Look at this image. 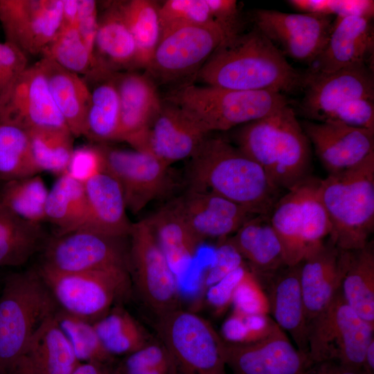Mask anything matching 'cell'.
<instances>
[{
	"instance_id": "6da1fadb",
	"label": "cell",
	"mask_w": 374,
	"mask_h": 374,
	"mask_svg": "<svg viewBox=\"0 0 374 374\" xmlns=\"http://www.w3.org/2000/svg\"><path fill=\"white\" fill-rule=\"evenodd\" d=\"M206 85L240 91L294 92L303 89L304 73L256 26L225 39L195 75Z\"/></svg>"
},
{
	"instance_id": "7a4b0ae2",
	"label": "cell",
	"mask_w": 374,
	"mask_h": 374,
	"mask_svg": "<svg viewBox=\"0 0 374 374\" xmlns=\"http://www.w3.org/2000/svg\"><path fill=\"white\" fill-rule=\"evenodd\" d=\"M189 188L208 190L253 215H269L280 190L262 168L237 146L208 136L190 158Z\"/></svg>"
},
{
	"instance_id": "3957f363",
	"label": "cell",
	"mask_w": 374,
	"mask_h": 374,
	"mask_svg": "<svg viewBox=\"0 0 374 374\" xmlns=\"http://www.w3.org/2000/svg\"><path fill=\"white\" fill-rule=\"evenodd\" d=\"M235 139L237 147L280 190L287 191L310 177V143L289 105L242 125Z\"/></svg>"
},
{
	"instance_id": "277c9868",
	"label": "cell",
	"mask_w": 374,
	"mask_h": 374,
	"mask_svg": "<svg viewBox=\"0 0 374 374\" xmlns=\"http://www.w3.org/2000/svg\"><path fill=\"white\" fill-rule=\"evenodd\" d=\"M319 193L331 225L328 240L344 251L364 247L374 228V153L320 180Z\"/></svg>"
},
{
	"instance_id": "5b68a950",
	"label": "cell",
	"mask_w": 374,
	"mask_h": 374,
	"mask_svg": "<svg viewBox=\"0 0 374 374\" xmlns=\"http://www.w3.org/2000/svg\"><path fill=\"white\" fill-rule=\"evenodd\" d=\"M162 99L185 110L208 133L245 125L289 105L283 93L276 91L233 90L191 82L176 87Z\"/></svg>"
},
{
	"instance_id": "8992f818",
	"label": "cell",
	"mask_w": 374,
	"mask_h": 374,
	"mask_svg": "<svg viewBox=\"0 0 374 374\" xmlns=\"http://www.w3.org/2000/svg\"><path fill=\"white\" fill-rule=\"evenodd\" d=\"M59 307L37 268L8 275L0 295V374Z\"/></svg>"
},
{
	"instance_id": "52a82bcc",
	"label": "cell",
	"mask_w": 374,
	"mask_h": 374,
	"mask_svg": "<svg viewBox=\"0 0 374 374\" xmlns=\"http://www.w3.org/2000/svg\"><path fill=\"white\" fill-rule=\"evenodd\" d=\"M157 318L172 374H227L224 340L207 320L179 308Z\"/></svg>"
},
{
	"instance_id": "ba28073f",
	"label": "cell",
	"mask_w": 374,
	"mask_h": 374,
	"mask_svg": "<svg viewBox=\"0 0 374 374\" xmlns=\"http://www.w3.org/2000/svg\"><path fill=\"white\" fill-rule=\"evenodd\" d=\"M320 179L311 176L287 191L269 214L285 253L287 266L302 262L306 254L325 241L330 222L321 200Z\"/></svg>"
},
{
	"instance_id": "9c48e42d",
	"label": "cell",
	"mask_w": 374,
	"mask_h": 374,
	"mask_svg": "<svg viewBox=\"0 0 374 374\" xmlns=\"http://www.w3.org/2000/svg\"><path fill=\"white\" fill-rule=\"evenodd\" d=\"M373 335L374 325L348 305L340 289L308 326L309 359L311 362L335 361L361 370Z\"/></svg>"
},
{
	"instance_id": "30bf717a",
	"label": "cell",
	"mask_w": 374,
	"mask_h": 374,
	"mask_svg": "<svg viewBox=\"0 0 374 374\" xmlns=\"http://www.w3.org/2000/svg\"><path fill=\"white\" fill-rule=\"evenodd\" d=\"M37 269L60 309L92 323L125 296L130 287V271L125 269L75 273Z\"/></svg>"
},
{
	"instance_id": "8fae6325",
	"label": "cell",
	"mask_w": 374,
	"mask_h": 374,
	"mask_svg": "<svg viewBox=\"0 0 374 374\" xmlns=\"http://www.w3.org/2000/svg\"><path fill=\"white\" fill-rule=\"evenodd\" d=\"M127 238L80 229L47 239L38 266L58 273L85 272L114 268L130 271Z\"/></svg>"
},
{
	"instance_id": "7c38bea8",
	"label": "cell",
	"mask_w": 374,
	"mask_h": 374,
	"mask_svg": "<svg viewBox=\"0 0 374 374\" xmlns=\"http://www.w3.org/2000/svg\"><path fill=\"white\" fill-rule=\"evenodd\" d=\"M128 238L130 272L142 301L157 317L178 308L177 277L146 218L132 223Z\"/></svg>"
},
{
	"instance_id": "4fadbf2b",
	"label": "cell",
	"mask_w": 374,
	"mask_h": 374,
	"mask_svg": "<svg viewBox=\"0 0 374 374\" xmlns=\"http://www.w3.org/2000/svg\"><path fill=\"white\" fill-rule=\"evenodd\" d=\"M105 172L118 182L127 210L136 214L151 202L168 197L178 184L170 166L154 155L134 149L100 144Z\"/></svg>"
},
{
	"instance_id": "5bb4252c",
	"label": "cell",
	"mask_w": 374,
	"mask_h": 374,
	"mask_svg": "<svg viewBox=\"0 0 374 374\" xmlns=\"http://www.w3.org/2000/svg\"><path fill=\"white\" fill-rule=\"evenodd\" d=\"M225 39V34L217 26L192 25L173 29L161 35L145 73L155 82L181 84V80L195 77Z\"/></svg>"
},
{
	"instance_id": "9a60e30c",
	"label": "cell",
	"mask_w": 374,
	"mask_h": 374,
	"mask_svg": "<svg viewBox=\"0 0 374 374\" xmlns=\"http://www.w3.org/2000/svg\"><path fill=\"white\" fill-rule=\"evenodd\" d=\"M335 17L259 9L255 26L284 55L311 64L325 48Z\"/></svg>"
},
{
	"instance_id": "2e32d148",
	"label": "cell",
	"mask_w": 374,
	"mask_h": 374,
	"mask_svg": "<svg viewBox=\"0 0 374 374\" xmlns=\"http://www.w3.org/2000/svg\"><path fill=\"white\" fill-rule=\"evenodd\" d=\"M62 0H0L6 42L26 55H41L59 32Z\"/></svg>"
},
{
	"instance_id": "e0dca14e",
	"label": "cell",
	"mask_w": 374,
	"mask_h": 374,
	"mask_svg": "<svg viewBox=\"0 0 374 374\" xmlns=\"http://www.w3.org/2000/svg\"><path fill=\"white\" fill-rule=\"evenodd\" d=\"M224 357L232 374H303L311 363L277 323L267 336L252 343L224 341Z\"/></svg>"
},
{
	"instance_id": "ac0fdd59",
	"label": "cell",
	"mask_w": 374,
	"mask_h": 374,
	"mask_svg": "<svg viewBox=\"0 0 374 374\" xmlns=\"http://www.w3.org/2000/svg\"><path fill=\"white\" fill-rule=\"evenodd\" d=\"M301 109L308 118L323 122L341 104L357 98L374 99L373 69L358 64L321 75L304 73Z\"/></svg>"
},
{
	"instance_id": "d6986e66",
	"label": "cell",
	"mask_w": 374,
	"mask_h": 374,
	"mask_svg": "<svg viewBox=\"0 0 374 374\" xmlns=\"http://www.w3.org/2000/svg\"><path fill=\"white\" fill-rule=\"evenodd\" d=\"M0 122L26 130H69L53 100L38 62L27 67L0 106Z\"/></svg>"
},
{
	"instance_id": "ffe728a7",
	"label": "cell",
	"mask_w": 374,
	"mask_h": 374,
	"mask_svg": "<svg viewBox=\"0 0 374 374\" xmlns=\"http://www.w3.org/2000/svg\"><path fill=\"white\" fill-rule=\"evenodd\" d=\"M208 134L185 110L163 100L159 113L134 150L150 153L170 166L190 158Z\"/></svg>"
},
{
	"instance_id": "44dd1931",
	"label": "cell",
	"mask_w": 374,
	"mask_h": 374,
	"mask_svg": "<svg viewBox=\"0 0 374 374\" xmlns=\"http://www.w3.org/2000/svg\"><path fill=\"white\" fill-rule=\"evenodd\" d=\"M301 126L328 175L350 169L374 153V130L335 121H305Z\"/></svg>"
},
{
	"instance_id": "7402d4cb",
	"label": "cell",
	"mask_w": 374,
	"mask_h": 374,
	"mask_svg": "<svg viewBox=\"0 0 374 374\" xmlns=\"http://www.w3.org/2000/svg\"><path fill=\"white\" fill-rule=\"evenodd\" d=\"M351 251L329 240L310 250L301 262V285L307 326L332 301L341 289Z\"/></svg>"
},
{
	"instance_id": "603a6c76",
	"label": "cell",
	"mask_w": 374,
	"mask_h": 374,
	"mask_svg": "<svg viewBox=\"0 0 374 374\" xmlns=\"http://www.w3.org/2000/svg\"><path fill=\"white\" fill-rule=\"evenodd\" d=\"M171 203L203 241L206 238L226 239L256 215L211 191L190 188Z\"/></svg>"
},
{
	"instance_id": "cb8c5ba5",
	"label": "cell",
	"mask_w": 374,
	"mask_h": 374,
	"mask_svg": "<svg viewBox=\"0 0 374 374\" xmlns=\"http://www.w3.org/2000/svg\"><path fill=\"white\" fill-rule=\"evenodd\" d=\"M373 53L372 19L355 16L335 17L325 48L304 73L326 74L358 64L371 66Z\"/></svg>"
},
{
	"instance_id": "d4e9b609",
	"label": "cell",
	"mask_w": 374,
	"mask_h": 374,
	"mask_svg": "<svg viewBox=\"0 0 374 374\" xmlns=\"http://www.w3.org/2000/svg\"><path fill=\"white\" fill-rule=\"evenodd\" d=\"M114 80L120 102L117 141L126 142L135 149L159 113L163 99L156 82L145 73H116Z\"/></svg>"
},
{
	"instance_id": "484cf974",
	"label": "cell",
	"mask_w": 374,
	"mask_h": 374,
	"mask_svg": "<svg viewBox=\"0 0 374 374\" xmlns=\"http://www.w3.org/2000/svg\"><path fill=\"white\" fill-rule=\"evenodd\" d=\"M79 363L53 314L32 335L4 374H70Z\"/></svg>"
},
{
	"instance_id": "4316f807",
	"label": "cell",
	"mask_w": 374,
	"mask_h": 374,
	"mask_svg": "<svg viewBox=\"0 0 374 374\" xmlns=\"http://www.w3.org/2000/svg\"><path fill=\"white\" fill-rule=\"evenodd\" d=\"M301 263L285 266L261 287L274 321L292 337L296 347L308 355V326L300 279Z\"/></svg>"
},
{
	"instance_id": "83f0119b",
	"label": "cell",
	"mask_w": 374,
	"mask_h": 374,
	"mask_svg": "<svg viewBox=\"0 0 374 374\" xmlns=\"http://www.w3.org/2000/svg\"><path fill=\"white\" fill-rule=\"evenodd\" d=\"M98 15L94 43L96 75L119 73L138 69L135 41L121 12L118 1L103 3Z\"/></svg>"
},
{
	"instance_id": "f1b7e54d",
	"label": "cell",
	"mask_w": 374,
	"mask_h": 374,
	"mask_svg": "<svg viewBox=\"0 0 374 374\" xmlns=\"http://www.w3.org/2000/svg\"><path fill=\"white\" fill-rule=\"evenodd\" d=\"M227 240L240 253L261 286L287 266L283 245L269 215L253 216Z\"/></svg>"
},
{
	"instance_id": "f546056e",
	"label": "cell",
	"mask_w": 374,
	"mask_h": 374,
	"mask_svg": "<svg viewBox=\"0 0 374 374\" xmlns=\"http://www.w3.org/2000/svg\"><path fill=\"white\" fill-rule=\"evenodd\" d=\"M87 220L81 229L107 235L128 238L132 223L127 215L125 202L118 182L102 172L87 181Z\"/></svg>"
},
{
	"instance_id": "4dcf8cb0",
	"label": "cell",
	"mask_w": 374,
	"mask_h": 374,
	"mask_svg": "<svg viewBox=\"0 0 374 374\" xmlns=\"http://www.w3.org/2000/svg\"><path fill=\"white\" fill-rule=\"evenodd\" d=\"M38 63L45 75L53 100L74 137L84 135L90 103V89L80 75L46 57Z\"/></svg>"
},
{
	"instance_id": "1f68e13d",
	"label": "cell",
	"mask_w": 374,
	"mask_h": 374,
	"mask_svg": "<svg viewBox=\"0 0 374 374\" xmlns=\"http://www.w3.org/2000/svg\"><path fill=\"white\" fill-rule=\"evenodd\" d=\"M146 220L171 269L178 278L187 269L203 240L191 229L171 202Z\"/></svg>"
},
{
	"instance_id": "d6a6232c",
	"label": "cell",
	"mask_w": 374,
	"mask_h": 374,
	"mask_svg": "<svg viewBox=\"0 0 374 374\" xmlns=\"http://www.w3.org/2000/svg\"><path fill=\"white\" fill-rule=\"evenodd\" d=\"M84 79L93 86H89L91 98L83 136L98 144L117 141L120 102L114 73Z\"/></svg>"
},
{
	"instance_id": "836d02e7",
	"label": "cell",
	"mask_w": 374,
	"mask_h": 374,
	"mask_svg": "<svg viewBox=\"0 0 374 374\" xmlns=\"http://www.w3.org/2000/svg\"><path fill=\"white\" fill-rule=\"evenodd\" d=\"M46 240L42 224L19 217L0 202V267L25 264Z\"/></svg>"
},
{
	"instance_id": "e575fe53",
	"label": "cell",
	"mask_w": 374,
	"mask_h": 374,
	"mask_svg": "<svg viewBox=\"0 0 374 374\" xmlns=\"http://www.w3.org/2000/svg\"><path fill=\"white\" fill-rule=\"evenodd\" d=\"M87 217L84 186L64 172L48 190L45 206L46 221L55 226L54 235H60L82 228Z\"/></svg>"
},
{
	"instance_id": "d590c367",
	"label": "cell",
	"mask_w": 374,
	"mask_h": 374,
	"mask_svg": "<svg viewBox=\"0 0 374 374\" xmlns=\"http://www.w3.org/2000/svg\"><path fill=\"white\" fill-rule=\"evenodd\" d=\"M348 303L363 319L374 325V250L368 242L351 251L350 260L341 286Z\"/></svg>"
},
{
	"instance_id": "8d00e7d4",
	"label": "cell",
	"mask_w": 374,
	"mask_h": 374,
	"mask_svg": "<svg viewBox=\"0 0 374 374\" xmlns=\"http://www.w3.org/2000/svg\"><path fill=\"white\" fill-rule=\"evenodd\" d=\"M93 324L103 348L114 358L125 357L149 342L141 325L121 306L114 305Z\"/></svg>"
},
{
	"instance_id": "74e56055",
	"label": "cell",
	"mask_w": 374,
	"mask_h": 374,
	"mask_svg": "<svg viewBox=\"0 0 374 374\" xmlns=\"http://www.w3.org/2000/svg\"><path fill=\"white\" fill-rule=\"evenodd\" d=\"M118 4L136 43L138 68L145 69L161 39L159 4L150 0L118 1Z\"/></svg>"
},
{
	"instance_id": "f35d334b",
	"label": "cell",
	"mask_w": 374,
	"mask_h": 374,
	"mask_svg": "<svg viewBox=\"0 0 374 374\" xmlns=\"http://www.w3.org/2000/svg\"><path fill=\"white\" fill-rule=\"evenodd\" d=\"M48 193L38 174L1 181L0 184V202L19 217L34 224L46 222Z\"/></svg>"
},
{
	"instance_id": "ab89813d",
	"label": "cell",
	"mask_w": 374,
	"mask_h": 374,
	"mask_svg": "<svg viewBox=\"0 0 374 374\" xmlns=\"http://www.w3.org/2000/svg\"><path fill=\"white\" fill-rule=\"evenodd\" d=\"M33 161L39 172L60 176L66 172L73 151L74 136L68 129L28 130Z\"/></svg>"
},
{
	"instance_id": "60d3db41",
	"label": "cell",
	"mask_w": 374,
	"mask_h": 374,
	"mask_svg": "<svg viewBox=\"0 0 374 374\" xmlns=\"http://www.w3.org/2000/svg\"><path fill=\"white\" fill-rule=\"evenodd\" d=\"M39 172L32 157L28 130L0 122V181Z\"/></svg>"
},
{
	"instance_id": "b9f144b4",
	"label": "cell",
	"mask_w": 374,
	"mask_h": 374,
	"mask_svg": "<svg viewBox=\"0 0 374 374\" xmlns=\"http://www.w3.org/2000/svg\"><path fill=\"white\" fill-rule=\"evenodd\" d=\"M41 55L68 71L84 75L85 78L96 74L94 55L84 44L76 26L60 29Z\"/></svg>"
},
{
	"instance_id": "7bdbcfd3",
	"label": "cell",
	"mask_w": 374,
	"mask_h": 374,
	"mask_svg": "<svg viewBox=\"0 0 374 374\" xmlns=\"http://www.w3.org/2000/svg\"><path fill=\"white\" fill-rule=\"evenodd\" d=\"M55 319L80 362H113L114 358L103 348L92 322L60 308Z\"/></svg>"
},
{
	"instance_id": "ee69618b",
	"label": "cell",
	"mask_w": 374,
	"mask_h": 374,
	"mask_svg": "<svg viewBox=\"0 0 374 374\" xmlns=\"http://www.w3.org/2000/svg\"><path fill=\"white\" fill-rule=\"evenodd\" d=\"M159 12L161 35L185 26H217L206 0H167Z\"/></svg>"
},
{
	"instance_id": "f6af8a7d",
	"label": "cell",
	"mask_w": 374,
	"mask_h": 374,
	"mask_svg": "<svg viewBox=\"0 0 374 374\" xmlns=\"http://www.w3.org/2000/svg\"><path fill=\"white\" fill-rule=\"evenodd\" d=\"M276 325L266 314H247L233 310L223 323L220 335L226 342L249 344L267 336Z\"/></svg>"
},
{
	"instance_id": "bcb514c9",
	"label": "cell",
	"mask_w": 374,
	"mask_h": 374,
	"mask_svg": "<svg viewBox=\"0 0 374 374\" xmlns=\"http://www.w3.org/2000/svg\"><path fill=\"white\" fill-rule=\"evenodd\" d=\"M287 3L302 12L312 15L369 19L374 15V1L371 0H290Z\"/></svg>"
},
{
	"instance_id": "7dc6e473",
	"label": "cell",
	"mask_w": 374,
	"mask_h": 374,
	"mask_svg": "<svg viewBox=\"0 0 374 374\" xmlns=\"http://www.w3.org/2000/svg\"><path fill=\"white\" fill-rule=\"evenodd\" d=\"M105 172V160L100 144L75 148L66 172L84 184L93 177Z\"/></svg>"
},
{
	"instance_id": "c3c4849f",
	"label": "cell",
	"mask_w": 374,
	"mask_h": 374,
	"mask_svg": "<svg viewBox=\"0 0 374 374\" xmlns=\"http://www.w3.org/2000/svg\"><path fill=\"white\" fill-rule=\"evenodd\" d=\"M231 305L234 310L243 313L267 315L269 312L265 292L249 267L235 290Z\"/></svg>"
},
{
	"instance_id": "681fc988",
	"label": "cell",
	"mask_w": 374,
	"mask_h": 374,
	"mask_svg": "<svg viewBox=\"0 0 374 374\" xmlns=\"http://www.w3.org/2000/svg\"><path fill=\"white\" fill-rule=\"evenodd\" d=\"M28 66L25 53L6 41L0 42V106Z\"/></svg>"
},
{
	"instance_id": "f907efd6",
	"label": "cell",
	"mask_w": 374,
	"mask_h": 374,
	"mask_svg": "<svg viewBox=\"0 0 374 374\" xmlns=\"http://www.w3.org/2000/svg\"><path fill=\"white\" fill-rule=\"evenodd\" d=\"M325 121L374 130V99L357 98L347 101L330 113Z\"/></svg>"
},
{
	"instance_id": "816d5d0a",
	"label": "cell",
	"mask_w": 374,
	"mask_h": 374,
	"mask_svg": "<svg viewBox=\"0 0 374 374\" xmlns=\"http://www.w3.org/2000/svg\"><path fill=\"white\" fill-rule=\"evenodd\" d=\"M245 264L240 253L227 238L221 240L215 251L214 263L204 277L206 290Z\"/></svg>"
},
{
	"instance_id": "f5cc1de1",
	"label": "cell",
	"mask_w": 374,
	"mask_h": 374,
	"mask_svg": "<svg viewBox=\"0 0 374 374\" xmlns=\"http://www.w3.org/2000/svg\"><path fill=\"white\" fill-rule=\"evenodd\" d=\"M247 269L245 264L206 289V301L216 313H222L232 304L235 290Z\"/></svg>"
},
{
	"instance_id": "db71d44e",
	"label": "cell",
	"mask_w": 374,
	"mask_h": 374,
	"mask_svg": "<svg viewBox=\"0 0 374 374\" xmlns=\"http://www.w3.org/2000/svg\"><path fill=\"white\" fill-rule=\"evenodd\" d=\"M213 19L224 32L226 39L241 33V14L235 0H206Z\"/></svg>"
},
{
	"instance_id": "11a10c76",
	"label": "cell",
	"mask_w": 374,
	"mask_h": 374,
	"mask_svg": "<svg viewBox=\"0 0 374 374\" xmlns=\"http://www.w3.org/2000/svg\"><path fill=\"white\" fill-rule=\"evenodd\" d=\"M97 5V2L93 0H78L76 28L84 44L93 54L98 22Z\"/></svg>"
},
{
	"instance_id": "9f6ffc18",
	"label": "cell",
	"mask_w": 374,
	"mask_h": 374,
	"mask_svg": "<svg viewBox=\"0 0 374 374\" xmlns=\"http://www.w3.org/2000/svg\"><path fill=\"white\" fill-rule=\"evenodd\" d=\"M303 374H363L361 370L331 360L311 362Z\"/></svg>"
},
{
	"instance_id": "6f0895ef",
	"label": "cell",
	"mask_w": 374,
	"mask_h": 374,
	"mask_svg": "<svg viewBox=\"0 0 374 374\" xmlns=\"http://www.w3.org/2000/svg\"><path fill=\"white\" fill-rule=\"evenodd\" d=\"M70 374H122L112 363L80 362Z\"/></svg>"
},
{
	"instance_id": "680465c9",
	"label": "cell",
	"mask_w": 374,
	"mask_h": 374,
	"mask_svg": "<svg viewBox=\"0 0 374 374\" xmlns=\"http://www.w3.org/2000/svg\"><path fill=\"white\" fill-rule=\"evenodd\" d=\"M78 14V0H62V17L60 29L76 26Z\"/></svg>"
},
{
	"instance_id": "91938a15",
	"label": "cell",
	"mask_w": 374,
	"mask_h": 374,
	"mask_svg": "<svg viewBox=\"0 0 374 374\" xmlns=\"http://www.w3.org/2000/svg\"><path fill=\"white\" fill-rule=\"evenodd\" d=\"M361 371L363 374H374V339L366 349Z\"/></svg>"
},
{
	"instance_id": "94428289",
	"label": "cell",
	"mask_w": 374,
	"mask_h": 374,
	"mask_svg": "<svg viewBox=\"0 0 374 374\" xmlns=\"http://www.w3.org/2000/svg\"><path fill=\"white\" fill-rule=\"evenodd\" d=\"M0 184H1V181H0Z\"/></svg>"
}]
</instances>
